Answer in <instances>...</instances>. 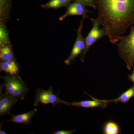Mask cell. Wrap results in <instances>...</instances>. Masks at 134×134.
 Returning a JSON list of instances; mask_svg holds the SVG:
<instances>
[{
    "label": "cell",
    "mask_w": 134,
    "mask_h": 134,
    "mask_svg": "<svg viewBox=\"0 0 134 134\" xmlns=\"http://www.w3.org/2000/svg\"><path fill=\"white\" fill-rule=\"evenodd\" d=\"M129 79L131 81L134 82V70L133 71L132 74L129 76Z\"/></svg>",
    "instance_id": "20"
},
{
    "label": "cell",
    "mask_w": 134,
    "mask_h": 134,
    "mask_svg": "<svg viewBox=\"0 0 134 134\" xmlns=\"http://www.w3.org/2000/svg\"><path fill=\"white\" fill-rule=\"evenodd\" d=\"M0 71H4L11 75H19L20 67L16 60H7L1 61Z\"/></svg>",
    "instance_id": "10"
},
{
    "label": "cell",
    "mask_w": 134,
    "mask_h": 134,
    "mask_svg": "<svg viewBox=\"0 0 134 134\" xmlns=\"http://www.w3.org/2000/svg\"><path fill=\"white\" fill-rule=\"evenodd\" d=\"M3 88L0 86V116L9 115L12 107L18 102L16 99L6 93H2Z\"/></svg>",
    "instance_id": "8"
},
{
    "label": "cell",
    "mask_w": 134,
    "mask_h": 134,
    "mask_svg": "<svg viewBox=\"0 0 134 134\" xmlns=\"http://www.w3.org/2000/svg\"><path fill=\"white\" fill-rule=\"evenodd\" d=\"M74 1L79 2L85 6L96 9V5L94 3V0H73V1Z\"/></svg>",
    "instance_id": "18"
},
{
    "label": "cell",
    "mask_w": 134,
    "mask_h": 134,
    "mask_svg": "<svg viewBox=\"0 0 134 134\" xmlns=\"http://www.w3.org/2000/svg\"><path fill=\"white\" fill-rule=\"evenodd\" d=\"M2 126V124H1L0 126V134H7V133H6V132L5 131L2 130L1 129V127Z\"/></svg>",
    "instance_id": "21"
},
{
    "label": "cell",
    "mask_w": 134,
    "mask_h": 134,
    "mask_svg": "<svg viewBox=\"0 0 134 134\" xmlns=\"http://www.w3.org/2000/svg\"><path fill=\"white\" fill-rule=\"evenodd\" d=\"M84 19L80 23L78 29L75 30L77 33L76 41L72 48V51L69 57L64 60V63L67 65H69L74 60L78 55L81 54L85 47V39L82 35V30Z\"/></svg>",
    "instance_id": "6"
},
{
    "label": "cell",
    "mask_w": 134,
    "mask_h": 134,
    "mask_svg": "<svg viewBox=\"0 0 134 134\" xmlns=\"http://www.w3.org/2000/svg\"><path fill=\"white\" fill-rule=\"evenodd\" d=\"M88 95L93 99V100H82V101H79V102L70 103V106L85 108L100 107L104 108L106 107L108 103L101 101L100 99L94 98L89 95Z\"/></svg>",
    "instance_id": "11"
},
{
    "label": "cell",
    "mask_w": 134,
    "mask_h": 134,
    "mask_svg": "<svg viewBox=\"0 0 134 134\" xmlns=\"http://www.w3.org/2000/svg\"><path fill=\"white\" fill-rule=\"evenodd\" d=\"M11 44L6 24L0 22V47Z\"/></svg>",
    "instance_id": "16"
},
{
    "label": "cell",
    "mask_w": 134,
    "mask_h": 134,
    "mask_svg": "<svg viewBox=\"0 0 134 134\" xmlns=\"http://www.w3.org/2000/svg\"><path fill=\"white\" fill-rule=\"evenodd\" d=\"M75 132V130L72 129L70 130H58L53 132L54 134H72Z\"/></svg>",
    "instance_id": "19"
},
{
    "label": "cell",
    "mask_w": 134,
    "mask_h": 134,
    "mask_svg": "<svg viewBox=\"0 0 134 134\" xmlns=\"http://www.w3.org/2000/svg\"><path fill=\"white\" fill-rule=\"evenodd\" d=\"M104 133L105 134H118L119 133L120 129L116 122L109 121L107 122L103 129Z\"/></svg>",
    "instance_id": "17"
},
{
    "label": "cell",
    "mask_w": 134,
    "mask_h": 134,
    "mask_svg": "<svg viewBox=\"0 0 134 134\" xmlns=\"http://www.w3.org/2000/svg\"><path fill=\"white\" fill-rule=\"evenodd\" d=\"M53 86L49 87L48 90H45L40 88L36 90L35 100L34 103V107L40 104H52L55 107L57 104H64L70 106V103L66 102L60 99L57 95L53 92Z\"/></svg>",
    "instance_id": "5"
},
{
    "label": "cell",
    "mask_w": 134,
    "mask_h": 134,
    "mask_svg": "<svg viewBox=\"0 0 134 134\" xmlns=\"http://www.w3.org/2000/svg\"><path fill=\"white\" fill-rule=\"evenodd\" d=\"M16 60L14 55L12 44L0 47V61Z\"/></svg>",
    "instance_id": "15"
},
{
    "label": "cell",
    "mask_w": 134,
    "mask_h": 134,
    "mask_svg": "<svg viewBox=\"0 0 134 134\" xmlns=\"http://www.w3.org/2000/svg\"><path fill=\"white\" fill-rule=\"evenodd\" d=\"M134 96V85L130 88L128 90L122 93L121 95L115 99L112 100H101V101L105 102L106 103H108L114 102L115 103L121 102L122 103H127L129 101L132 97Z\"/></svg>",
    "instance_id": "13"
},
{
    "label": "cell",
    "mask_w": 134,
    "mask_h": 134,
    "mask_svg": "<svg viewBox=\"0 0 134 134\" xmlns=\"http://www.w3.org/2000/svg\"><path fill=\"white\" fill-rule=\"evenodd\" d=\"M117 43L119 55L130 70L134 64V26L128 36H122Z\"/></svg>",
    "instance_id": "3"
},
{
    "label": "cell",
    "mask_w": 134,
    "mask_h": 134,
    "mask_svg": "<svg viewBox=\"0 0 134 134\" xmlns=\"http://www.w3.org/2000/svg\"><path fill=\"white\" fill-rule=\"evenodd\" d=\"M12 0H0V22L7 24L10 18Z\"/></svg>",
    "instance_id": "12"
},
{
    "label": "cell",
    "mask_w": 134,
    "mask_h": 134,
    "mask_svg": "<svg viewBox=\"0 0 134 134\" xmlns=\"http://www.w3.org/2000/svg\"><path fill=\"white\" fill-rule=\"evenodd\" d=\"M4 83L0 86L5 89V93L16 99L23 100L30 90L19 75H11L6 74L1 76Z\"/></svg>",
    "instance_id": "2"
},
{
    "label": "cell",
    "mask_w": 134,
    "mask_h": 134,
    "mask_svg": "<svg viewBox=\"0 0 134 134\" xmlns=\"http://www.w3.org/2000/svg\"><path fill=\"white\" fill-rule=\"evenodd\" d=\"M37 111V109L21 114L17 115H10V119L2 122H12L16 124H21L24 125H30L31 124V120L34 115Z\"/></svg>",
    "instance_id": "9"
},
{
    "label": "cell",
    "mask_w": 134,
    "mask_h": 134,
    "mask_svg": "<svg viewBox=\"0 0 134 134\" xmlns=\"http://www.w3.org/2000/svg\"><path fill=\"white\" fill-rule=\"evenodd\" d=\"M90 12H91L86 9L85 6L81 2L74 1L67 7L66 12L59 18V20L60 21H62L67 17L75 15L81 16L84 19L88 18L87 14Z\"/></svg>",
    "instance_id": "7"
},
{
    "label": "cell",
    "mask_w": 134,
    "mask_h": 134,
    "mask_svg": "<svg viewBox=\"0 0 134 134\" xmlns=\"http://www.w3.org/2000/svg\"><path fill=\"white\" fill-rule=\"evenodd\" d=\"M91 20L93 23V26L86 37L85 38V47L80 57V60L82 63L84 62L86 54L88 52L91 47L99 40L106 36V32L104 28L103 27L99 29L100 24L98 18H91Z\"/></svg>",
    "instance_id": "4"
},
{
    "label": "cell",
    "mask_w": 134,
    "mask_h": 134,
    "mask_svg": "<svg viewBox=\"0 0 134 134\" xmlns=\"http://www.w3.org/2000/svg\"><path fill=\"white\" fill-rule=\"evenodd\" d=\"M100 25L110 43H117L134 20V0H94Z\"/></svg>",
    "instance_id": "1"
},
{
    "label": "cell",
    "mask_w": 134,
    "mask_h": 134,
    "mask_svg": "<svg viewBox=\"0 0 134 134\" xmlns=\"http://www.w3.org/2000/svg\"><path fill=\"white\" fill-rule=\"evenodd\" d=\"M73 0H50L48 2L41 5L44 9H58L60 8L67 7Z\"/></svg>",
    "instance_id": "14"
}]
</instances>
